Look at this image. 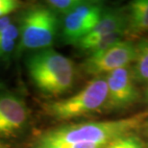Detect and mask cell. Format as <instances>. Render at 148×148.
Wrapping results in <instances>:
<instances>
[{
	"label": "cell",
	"mask_w": 148,
	"mask_h": 148,
	"mask_svg": "<svg viewBox=\"0 0 148 148\" xmlns=\"http://www.w3.org/2000/svg\"><path fill=\"white\" fill-rule=\"evenodd\" d=\"M85 1L82 0H50L47 1V6L56 14H61L66 16L72 11L78 8Z\"/></svg>",
	"instance_id": "5bb4252c"
},
{
	"label": "cell",
	"mask_w": 148,
	"mask_h": 148,
	"mask_svg": "<svg viewBox=\"0 0 148 148\" xmlns=\"http://www.w3.org/2000/svg\"><path fill=\"white\" fill-rule=\"evenodd\" d=\"M108 98L105 111H125L140 99L138 84L133 78L131 66L116 69L105 76Z\"/></svg>",
	"instance_id": "8992f818"
},
{
	"label": "cell",
	"mask_w": 148,
	"mask_h": 148,
	"mask_svg": "<svg viewBox=\"0 0 148 148\" xmlns=\"http://www.w3.org/2000/svg\"><path fill=\"white\" fill-rule=\"evenodd\" d=\"M0 148H2V147H1V146H0Z\"/></svg>",
	"instance_id": "7402d4cb"
},
{
	"label": "cell",
	"mask_w": 148,
	"mask_h": 148,
	"mask_svg": "<svg viewBox=\"0 0 148 148\" xmlns=\"http://www.w3.org/2000/svg\"><path fill=\"white\" fill-rule=\"evenodd\" d=\"M107 98L105 77H97L74 95L45 103L43 111L49 117L58 121L75 119L105 111Z\"/></svg>",
	"instance_id": "3957f363"
},
{
	"label": "cell",
	"mask_w": 148,
	"mask_h": 148,
	"mask_svg": "<svg viewBox=\"0 0 148 148\" xmlns=\"http://www.w3.org/2000/svg\"><path fill=\"white\" fill-rule=\"evenodd\" d=\"M26 69L38 91L50 97L66 93L75 83L73 61L53 48L32 52L26 59Z\"/></svg>",
	"instance_id": "7a4b0ae2"
},
{
	"label": "cell",
	"mask_w": 148,
	"mask_h": 148,
	"mask_svg": "<svg viewBox=\"0 0 148 148\" xmlns=\"http://www.w3.org/2000/svg\"><path fill=\"white\" fill-rule=\"evenodd\" d=\"M147 117L148 112H143L122 119L67 124L44 132L35 143L108 144L121 136L138 131Z\"/></svg>",
	"instance_id": "6da1fadb"
},
{
	"label": "cell",
	"mask_w": 148,
	"mask_h": 148,
	"mask_svg": "<svg viewBox=\"0 0 148 148\" xmlns=\"http://www.w3.org/2000/svg\"><path fill=\"white\" fill-rule=\"evenodd\" d=\"M127 34L138 35L148 31V0L133 1L128 6Z\"/></svg>",
	"instance_id": "30bf717a"
},
{
	"label": "cell",
	"mask_w": 148,
	"mask_h": 148,
	"mask_svg": "<svg viewBox=\"0 0 148 148\" xmlns=\"http://www.w3.org/2000/svg\"><path fill=\"white\" fill-rule=\"evenodd\" d=\"M28 119L24 100L10 92L0 94V137H11L22 131Z\"/></svg>",
	"instance_id": "ba28073f"
},
{
	"label": "cell",
	"mask_w": 148,
	"mask_h": 148,
	"mask_svg": "<svg viewBox=\"0 0 148 148\" xmlns=\"http://www.w3.org/2000/svg\"><path fill=\"white\" fill-rule=\"evenodd\" d=\"M140 130H141L143 134L148 138V117L145 119V121L143 122V125H141V128Z\"/></svg>",
	"instance_id": "ac0fdd59"
},
{
	"label": "cell",
	"mask_w": 148,
	"mask_h": 148,
	"mask_svg": "<svg viewBox=\"0 0 148 148\" xmlns=\"http://www.w3.org/2000/svg\"><path fill=\"white\" fill-rule=\"evenodd\" d=\"M137 57L132 64L133 78L137 84H146L148 82V38H143L136 43Z\"/></svg>",
	"instance_id": "8fae6325"
},
{
	"label": "cell",
	"mask_w": 148,
	"mask_h": 148,
	"mask_svg": "<svg viewBox=\"0 0 148 148\" xmlns=\"http://www.w3.org/2000/svg\"><path fill=\"white\" fill-rule=\"evenodd\" d=\"M58 14L47 5H34L23 13L19 25L18 50L50 48L58 32Z\"/></svg>",
	"instance_id": "277c9868"
},
{
	"label": "cell",
	"mask_w": 148,
	"mask_h": 148,
	"mask_svg": "<svg viewBox=\"0 0 148 148\" xmlns=\"http://www.w3.org/2000/svg\"><path fill=\"white\" fill-rule=\"evenodd\" d=\"M128 28V14L122 9L106 11L101 19L92 29L90 33L80 40L76 43V46L80 51L85 52L86 49L90 45L93 41L100 40L103 37L111 35L115 32L126 31Z\"/></svg>",
	"instance_id": "9c48e42d"
},
{
	"label": "cell",
	"mask_w": 148,
	"mask_h": 148,
	"mask_svg": "<svg viewBox=\"0 0 148 148\" xmlns=\"http://www.w3.org/2000/svg\"><path fill=\"white\" fill-rule=\"evenodd\" d=\"M143 101L145 103V104H148V82L146 83V87L143 90Z\"/></svg>",
	"instance_id": "d6986e66"
},
{
	"label": "cell",
	"mask_w": 148,
	"mask_h": 148,
	"mask_svg": "<svg viewBox=\"0 0 148 148\" xmlns=\"http://www.w3.org/2000/svg\"><path fill=\"white\" fill-rule=\"evenodd\" d=\"M137 57L136 43L133 40H123L109 48L95 54L88 55L81 64L85 74L94 78L122 67L132 66Z\"/></svg>",
	"instance_id": "5b68a950"
},
{
	"label": "cell",
	"mask_w": 148,
	"mask_h": 148,
	"mask_svg": "<svg viewBox=\"0 0 148 148\" xmlns=\"http://www.w3.org/2000/svg\"><path fill=\"white\" fill-rule=\"evenodd\" d=\"M107 144L95 143H63V144H38L34 143L32 148H105Z\"/></svg>",
	"instance_id": "9a60e30c"
},
{
	"label": "cell",
	"mask_w": 148,
	"mask_h": 148,
	"mask_svg": "<svg viewBox=\"0 0 148 148\" xmlns=\"http://www.w3.org/2000/svg\"><path fill=\"white\" fill-rule=\"evenodd\" d=\"M19 7V2L14 0H0V17L7 16Z\"/></svg>",
	"instance_id": "2e32d148"
},
{
	"label": "cell",
	"mask_w": 148,
	"mask_h": 148,
	"mask_svg": "<svg viewBox=\"0 0 148 148\" xmlns=\"http://www.w3.org/2000/svg\"><path fill=\"white\" fill-rule=\"evenodd\" d=\"M146 145H147V148H148V143H147V144H146Z\"/></svg>",
	"instance_id": "44dd1931"
},
{
	"label": "cell",
	"mask_w": 148,
	"mask_h": 148,
	"mask_svg": "<svg viewBox=\"0 0 148 148\" xmlns=\"http://www.w3.org/2000/svg\"><path fill=\"white\" fill-rule=\"evenodd\" d=\"M105 148H147V145L136 133H130L112 140Z\"/></svg>",
	"instance_id": "4fadbf2b"
},
{
	"label": "cell",
	"mask_w": 148,
	"mask_h": 148,
	"mask_svg": "<svg viewBox=\"0 0 148 148\" xmlns=\"http://www.w3.org/2000/svg\"><path fill=\"white\" fill-rule=\"evenodd\" d=\"M19 38V27L12 23L0 33V59L12 54Z\"/></svg>",
	"instance_id": "7c38bea8"
},
{
	"label": "cell",
	"mask_w": 148,
	"mask_h": 148,
	"mask_svg": "<svg viewBox=\"0 0 148 148\" xmlns=\"http://www.w3.org/2000/svg\"><path fill=\"white\" fill-rule=\"evenodd\" d=\"M105 12L102 3L85 1L71 13L64 16L62 24V38L64 41L76 44L92 31Z\"/></svg>",
	"instance_id": "52a82bcc"
},
{
	"label": "cell",
	"mask_w": 148,
	"mask_h": 148,
	"mask_svg": "<svg viewBox=\"0 0 148 148\" xmlns=\"http://www.w3.org/2000/svg\"><path fill=\"white\" fill-rule=\"evenodd\" d=\"M12 24V18L9 16L0 17V33L8 27L9 25Z\"/></svg>",
	"instance_id": "e0dca14e"
},
{
	"label": "cell",
	"mask_w": 148,
	"mask_h": 148,
	"mask_svg": "<svg viewBox=\"0 0 148 148\" xmlns=\"http://www.w3.org/2000/svg\"><path fill=\"white\" fill-rule=\"evenodd\" d=\"M2 88H3V85L1 84V83H0V90H2Z\"/></svg>",
	"instance_id": "ffe728a7"
}]
</instances>
